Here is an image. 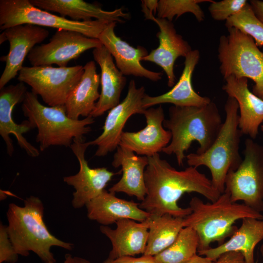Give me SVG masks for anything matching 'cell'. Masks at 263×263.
I'll return each instance as SVG.
<instances>
[{"label": "cell", "mask_w": 263, "mask_h": 263, "mask_svg": "<svg viewBox=\"0 0 263 263\" xmlns=\"http://www.w3.org/2000/svg\"><path fill=\"white\" fill-rule=\"evenodd\" d=\"M148 157L144 173L147 194L139 207L151 215L165 214L185 218L190 214L189 207L183 208L178 201L186 193L196 192L210 202L215 201L221 193L211 180L197 168L189 166L177 170L159 153Z\"/></svg>", "instance_id": "6da1fadb"}, {"label": "cell", "mask_w": 263, "mask_h": 263, "mask_svg": "<svg viewBox=\"0 0 263 263\" xmlns=\"http://www.w3.org/2000/svg\"><path fill=\"white\" fill-rule=\"evenodd\" d=\"M169 117L163 122L164 127L170 131L172 137L169 144L162 151L168 155L174 154L179 166L184 165L185 152L194 141L199 144L196 153L206 151L216 138L223 122L216 104L211 101L203 106H172Z\"/></svg>", "instance_id": "7a4b0ae2"}, {"label": "cell", "mask_w": 263, "mask_h": 263, "mask_svg": "<svg viewBox=\"0 0 263 263\" xmlns=\"http://www.w3.org/2000/svg\"><path fill=\"white\" fill-rule=\"evenodd\" d=\"M43 204L38 197L26 198L22 207L10 203L6 212L9 238L19 255L26 257L32 251L43 263H56L51 247L71 250L74 245L50 232L43 221Z\"/></svg>", "instance_id": "3957f363"}, {"label": "cell", "mask_w": 263, "mask_h": 263, "mask_svg": "<svg viewBox=\"0 0 263 263\" xmlns=\"http://www.w3.org/2000/svg\"><path fill=\"white\" fill-rule=\"evenodd\" d=\"M191 212L184 218V227H190L199 238L198 251L207 249L211 243H223L237 230L235 222L245 218H263L256 211L244 203L233 202L229 194L224 192L214 202L205 203L197 197L189 203Z\"/></svg>", "instance_id": "277c9868"}, {"label": "cell", "mask_w": 263, "mask_h": 263, "mask_svg": "<svg viewBox=\"0 0 263 263\" xmlns=\"http://www.w3.org/2000/svg\"><path fill=\"white\" fill-rule=\"evenodd\" d=\"M21 109L32 129L38 130L36 140L42 151L51 146L70 147L74 140L84 141V135L91 130L89 125L94 122L91 115L83 119L70 118L65 105L44 106L37 95L28 91Z\"/></svg>", "instance_id": "5b68a950"}, {"label": "cell", "mask_w": 263, "mask_h": 263, "mask_svg": "<svg viewBox=\"0 0 263 263\" xmlns=\"http://www.w3.org/2000/svg\"><path fill=\"white\" fill-rule=\"evenodd\" d=\"M225 111V120L210 147L203 153H191L186 157L189 166H204L209 169L212 185L221 194L227 173L236 170L243 160L239 147L243 134L239 128V106L235 99L228 96Z\"/></svg>", "instance_id": "8992f818"}, {"label": "cell", "mask_w": 263, "mask_h": 263, "mask_svg": "<svg viewBox=\"0 0 263 263\" xmlns=\"http://www.w3.org/2000/svg\"><path fill=\"white\" fill-rule=\"evenodd\" d=\"M221 36L218 48L220 70L224 79L233 76L254 82L252 92L263 100V49L261 51L250 36L235 28Z\"/></svg>", "instance_id": "52a82bcc"}, {"label": "cell", "mask_w": 263, "mask_h": 263, "mask_svg": "<svg viewBox=\"0 0 263 263\" xmlns=\"http://www.w3.org/2000/svg\"><path fill=\"white\" fill-rule=\"evenodd\" d=\"M109 22L98 20L75 21L33 5L30 0H0V30L20 24H32L77 32L98 39Z\"/></svg>", "instance_id": "ba28073f"}, {"label": "cell", "mask_w": 263, "mask_h": 263, "mask_svg": "<svg viewBox=\"0 0 263 263\" xmlns=\"http://www.w3.org/2000/svg\"><path fill=\"white\" fill-rule=\"evenodd\" d=\"M244 155L239 167L227 173L224 192L229 194L232 202L241 201L261 213L263 211V146L247 138Z\"/></svg>", "instance_id": "9c48e42d"}, {"label": "cell", "mask_w": 263, "mask_h": 263, "mask_svg": "<svg viewBox=\"0 0 263 263\" xmlns=\"http://www.w3.org/2000/svg\"><path fill=\"white\" fill-rule=\"evenodd\" d=\"M83 66H23L18 79L31 87V92L39 95L48 106L65 105L79 83Z\"/></svg>", "instance_id": "30bf717a"}, {"label": "cell", "mask_w": 263, "mask_h": 263, "mask_svg": "<svg viewBox=\"0 0 263 263\" xmlns=\"http://www.w3.org/2000/svg\"><path fill=\"white\" fill-rule=\"evenodd\" d=\"M103 45L98 39L63 29L56 30L47 43L36 46L27 56L32 66L67 67L85 51Z\"/></svg>", "instance_id": "8fae6325"}, {"label": "cell", "mask_w": 263, "mask_h": 263, "mask_svg": "<svg viewBox=\"0 0 263 263\" xmlns=\"http://www.w3.org/2000/svg\"><path fill=\"white\" fill-rule=\"evenodd\" d=\"M145 91L143 86L137 88L134 80L130 81L125 98L109 111L101 134L88 142L90 146H97L95 156H104L117 149L128 119L134 114H143L145 110L142 106Z\"/></svg>", "instance_id": "7c38bea8"}, {"label": "cell", "mask_w": 263, "mask_h": 263, "mask_svg": "<svg viewBox=\"0 0 263 263\" xmlns=\"http://www.w3.org/2000/svg\"><path fill=\"white\" fill-rule=\"evenodd\" d=\"M89 146L88 142L74 140L70 146L78 160L79 169L75 175L64 177L63 181L75 189L72 201V206L75 208L86 206L98 196L112 177L117 174L104 167L94 169L90 167L85 155Z\"/></svg>", "instance_id": "4fadbf2b"}, {"label": "cell", "mask_w": 263, "mask_h": 263, "mask_svg": "<svg viewBox=\"0 0 263 263\" xmlns=\"http://www.w3.org/2000/svg\"><path fill=\"white\" fill-rule=\"evenodd\" d=\"M9 43L8 54L0 57L5 66L0 78V89L15 78L22 69L25 57L38 44L49 35L48 30L40 26L25 24L8 28L2 31Z\"/></svg>", "instance_id": "5bb4252c"}, {"label": "cell", "mask_w": 263, "mask_h": 263, "mask_svg": "<svg viewBox=\"0 0 263 263\" xmlns=\"http://www.w3.org/2000/svg\"><path fill=\"white\" fill-rule=\"evenodd\" d=\"M0 135L6 147L8 154L11 156L14 151L11 134L14 135L19 147L32 157L39 155V150L23 136V134L30 131L32 127L29 122L25 120L17 124L12 117V113L16 105L22 102L27 88L24 83L19 82L15 85H10L0 89Z\"/></svg>", "instance_id": "9a60e30c"}, {"label": "cell", "mask_w": 263, "mask_h": 263, "mask_svg": "<svg viewBox=\"0 0 263 263\" xmlns=\"http://www.w3.org/2000/svg\"><path fill=\"white\" fill-rule=\"evenodd\" d=\"M143 114L146 120V127L136 132H123L119 146L137 155L149 157L162 151L170 142L172 135L163 126L165 114L161 105L145 109Z\"/></svg>", "instance_id": "2e32d148"}, {"label": "cell", "mask_w": 263, "mask_h": 263, "mask_svg": "<svg viewBox=\"0 0 263 263\" xmlns=\"http://www.w3.org/2000/svg\"><path fill=\"white\" fill-rule=\"evenodd\" d=\"M149 19L155 22L160 29L157 34L159 44L141 61L151 62L160 66L167 76L168 86L172 87L175 84L174 65L176 60L180 56L186 57L192 50L188 43L177 33L172 21L155 18L154 15Z\"/></svg>", "instance_id": "e0dca14e"}, {"label": "cell", "mask_w": 263, "mask_h": 263, "mask_svg": "<svg viewBox=\"0 0 263 263\" xmlns=\"http://www.w3.org/2000/svg\"><path fill=\"white\" fill-rule=\"evenodd\" d=\"M116 23L109 22L98 39L114 57L117 68L124 75L144 77L153 81L160 80L161 72L150 71L140 63L141 59L149 54L147 49L141 46L133 47L117 36L114 32Z\"/></svg>", "instance_id": "ac0fdd59"}, {"label": "cell", "mask_w": 263, "mask_h": 263, "mask_svg": "<svg viewBox=\"0 0 263 263\" xmlns=\"http://www.w3.org/2000/svg\"><path fill=\"white\" fill-rule=\"evenodd\" d=\"M225 80L222 89L238 104L240 130L243 134L255 139L263 123V100L249 90L247 78L230 76Z\"/></svg>", "instance_id": "d6986e66"}, {"label": "cell", "mask_w": 263, "mask_h": 263, "mask_svg": "<svg viewBox=\"0 0 263 263\" xmlns=\"http://www.w3.org/2000/svg\"><path fill=\"white\" fill-rule=\"evenodd\" d=\"M116 227L112 229L101 225L100 230L111 241L112 248L105 261L109 262L123 256L144 254L147 244L149 228L147 220L138 222L129 219L119 220Z\"/></svg>", "instance_id": "ffe728a7"}, {"label": "cell", "mask_w": 263, "mask_h": 263, "mask_svg": "<svg viewBox=\"0 0 263 263\" xmlns=\"http://www.w3.org/2000/svg\"><path fill=\"white\" fill-rule=\"evenodd\" d=\"M200 59V52L192 50L185 57V66L178 81L169 91L157 96L145 94L142 106L148 109L153 106L170 103L176 106H203L211 102L210 98L202 96L194 90L191 82L192 75Z\"/></svg>", "instance_id": "44dd1931"}, {"label": "cell", "mask_w": 263, "mask_h": 263, "mask_svg": "<svg viewBox=\"0 0 263 263\" xmlns=\"http://www.w3.org/2000/svg\"><path fill=\"white\" fill-rule=\"evenodd\" d=\"M94 58L101 69L100 96L90 115L97 117L120 103L126 78L114 64L113 57L103 46L93 50Z\"/></svg>", "instance_id": "7402d4cb"}, {"label": "cell", "mask_w": 263, "mask_h": 263, "mask_svg": "<svg viewBox=\"0 0 263 263\" xmlns=\"http://www.w3.org/2000/svg\"><path fill=\"white\" fill-rule=\"evenodd\" d=\"M115 194L104 189L89 202L86 205L88 218L108 226L123 219L143 222L150 216L139 207V203L118 198Z\"/></svg>", "instance_id": "603a6c76"}, {"label": "cell", "mask_w": 263, "mask_h": 263, "mask_svg": "<svg viewBox=\"0 0 263 263\" xmlns=\"http://www.w3.org/2000/svg\"><path fill=\"white\" fill-rule=\"evenodd\" d=\"M112 165L116 168L121 166L122 175L108 191L114 194L123 192L142 201L147 194L144 173L148 165V157L138 156L133 151L118 146Z\"/></svg>", "instance_id": "cb8c5ba5"}, {"label": "cell", "mask_w": 263, "mask_h": 263, "mask_svg": "<svg viewBox=\"0 0 263 263\" xmlns=\"http://www.w3.org/2000/svg\"><path fill=\"white\" fill-rule=\"evenodd\" d=\"M36 7L42 10L59 14L60 16L68 17L75 21L95 20L107 22H123V19H129L128 13L122 8L112 11L102 9L99 6L82 0H30Z\"/></svg>", "instance_id": "d4e9b609"}, {"label": "cell", "mask_w": 263, "mask_h": 263, "mask_svg": "<svg viewBox=\"0 0 263 263\" xmlns=\"http://www.w3.org/2000/svg\"><path fill=\"white\" fill-rule=\"evenodd\" d=\"M263 240V218H245L239 228L227 241L215 247L198 251L199 255L216 260L222 254L230 251L241 253L245 263H255L254 250Z\"/></svg>", "instance_id": "484cf974"}, {"label": "cell", "mask_w": 263, "mask_h": 263, "mask_svg": "<svg viewBox=\"0 0 263 263\" xmlns=\"http://www.w3.org/2000/svg\"><path fill=\"white\" fill-rule=\"evenodd\" d=\"M83 68L79 83L65 104L67 115L74 120L90 115L100 96V76L97 73L95 62L91 60L87 62Z\"/></svg>", "instance_id": "4316f807"}, {"label": "cell", "mask_w": 263, "mask_h": 263, "mask_svg": "<svg viewBox=\"0 0 263 263\" xmlns=\"http://www.w3.org/2000/svg\"><path fill=\"white\" fill-rule=\"evenodd\" d=\"M149 235L147 246L143 255L154 256L175 240L184 227V218L175 217L165 214L151 215L147 219Z\"/></svg>", "instance_id": "83f0119b"}, {"label": "cell", "mask_w": 263, "mask_h": 263, "mask_svg": "<svg viewBox=\"0 0 263 263\" xmlns=\"http://www.w3.org/2000/svg\"><path fill=\"white\" fill-rule=\"evenodd\" d=\"M199 238L190 227H184L174 242L154 256L157 263H186L197 254Z\"/></svg>", "instance_id": "f1b7e54d"}, {"label": "cell", "mask_w": 263, "mask_h": 263, "mask_svg": "<svg viewBox=\"0 0 263 263\" xmlns=\"http://www.w3.org/2000/svg\"><path fill=\"white\" fill-rule=\"evenodd\" d=\"M213 1L212 0H160L157 7V18L172 21L175 16L178 19L186 13H191L198 22H202L204 20L205 14L199 3Z\"/></svg>", "instance_id": "f546056e"}, {"label": "cell", "mask_w": 263, "mask_h": 263, "mask_svg": "<svg viewBox=\"0 0 263 263\" xmlns=\"http://www.w3.org/2000/svg\"><path fill=\"white\" fill-rule=\"evenodd\" d=\"M227 28H235L252 37L258 47H263V23L255 16L247 2L238 13L229 18L225 23Z\"/></svg>", "instance_id": "4dcf8cb0"}, {"label": "cell", "mask_w": 263, "mask_h": 263, "mask_svg": "<svg viewBox=\"0 0 263 263\" xmlns=\"http://www.w3.org/2000/svg\"><path fill=\"white\" fill-rule=\"evenodd\" d=\"M246 0H223L210 3L208 10L213 19L226 20L240 12L246 4Z\"/></svg>", "instance_id": "1f68e13d"}, {"label": "cell", "mask_w": 263, "mask_h": 263, "mask_svg": "<svg viewBox=\"0 0 263 263\" xmlns=\"http://www.w3.org/2000/svg\"><path fill=\"white\" fill-rule=\"evenodd\" d=\"M19 255L15 251L9 238L7 226L0 225V263H15Z\"/></svg>", "instance_id": "d6a6232c"}, {"label": "cell", "mask_w": 263, "mask_h": 263, "mask_svg": "<svg viewBox=\"0 0 263 263\" xmlns=\"http://www.w3.org/2000/svg\"><path fill=\"white\" fill-rule=\"evenodd\" d=\"M103 263H157V262L154 256L143 255L140 257L123 256L109 262L104 261Z\"/></svg>", "instance_id": "836d02e7"}, {"label": "cell", "mask_w": 263, "mask_h": 263, "mask_svg": "<svg viewBox=\"0 0 263 263\" xmlns=\"http://www.w3.org/2000/svg\"><path fill=\"white\" fill-rule=\"evenodd\" d=\"M215 263H245L243 254L239 252L230 251L221 254Z\"/></svg>", "instance_id": "e575fe53"}, {"label": "cell", "mask_w": 263, "mask_h": 263, "mask_svg": "<svg viewBox=\"0 0 263 263\" xmlns=\"http://www.w3.org/2000/svg\"><path fill=\"white\" fill-rule=\"evenodd\" d=\"M249 4L256 17L263 23V1L251 0Z\"/></svg>", "instance_id": "d590c367"}, {"label": "cell", "mask_w": 263, "mask_h": 263, "mask_svg": "<svg viewBox=\"0 0 263 263\" xmlns=\"http://www.w3.org/2000/svg\"><path fill=\"white\" fill-rule=\"evenodd\" d=\"M186 263H215V261L206 256L196 254Z\"/></svg>", "instance_id": "8d00e7d4"}, {"label": "cell", "mask_w": 263, "mask_h": 263, "mask_svg": "<svg viewBox=\"0 0 263 263\" xmlns=\"http://www.w3.org/2000/svg\"><path fill=\"white\" fill-rule=\"evenodd\" d=\"M63 263H91L88 260L83 258L73 256L72 255L67 254L65 256Z\"/></svg>", "instance_id": "74e56055"}, {"label": "cell", "mask_w": 263, "mask_h": 263, "mask_svg": "<svg viewBox=\"0 0 263 263\" xmlns=\"http://www.w3.org/2000/svg\"><path fill=\"white\" fill-rule=\"evenodd\" d=\"M260 252H261V254L263 258V244H262V245L261 246V247H260Z\"/></svg>", "instance_id": "f35d334b"}, {"label": "cell", "mask_w": 263, "mask_h": 263, "mask_svg": "<svg viewBox=\"0 0 263 263\" xmlns=\"http://www.w3.org/2000/svg\"><path fill=\"white\" fill-rule=\"evenodd\" d=\"M261 130L262 132H263V124L261 125Z\"/></svg>", "instance_id": "ab89813d"}]
</instances>
